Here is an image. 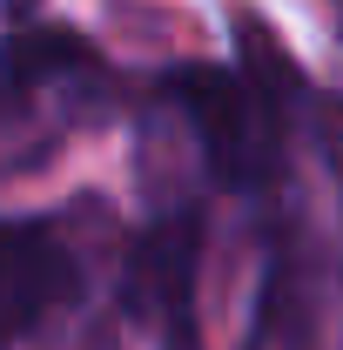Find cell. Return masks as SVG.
I'll use <instances>...</instances> for the list:
<instances>
[{
  "instance_id": "cell-2",
  "label": "cell",
  "mask_w": 343,
  "mask_h": 350,
  "mask_svg": "<svg viewBox=\"0 0 343 350\" xmlns=\"http://www.w3.org/2000/svg\"><path fill=\"white\" fill-rule=\"evenodd\" d=\"M122 297L155 350H202V209H162L135 236Z\"/></svg>"
},
{
  "instance_id": "cell-5",
  "label": "cell",
  "mask_w": 343,
  "mask_h": 350,
  "mask_svg": "<svg viewBox=\"0 0 343 350\" xmlns=\"http://www.w3.org/2000/svg\"><path fill=\"white\" fill-rule=\"evenodd\" d=\"M243 350H316L310 344V276H303V256L283 236L269 243L256 317H249V344Z\"/></svg>"
},
{
  "instance_id": "cell-4",
  "label": "cell",
  "mask_w": 343,
  "mask_h": 350,
  "mask_svg": "<svg viewBox=\"0 0 343 350\" xmlns=\"http://www.w3.org/2000/svg\"><path fill=\"white\" fill-rule=\"evenodd\" d=\"M101 75V54L74 27H14L0 34V129L34 122L54 101H87Z\"/></svg>"
},
{
  "instance_id": "cell-1",
  "label": "cell",
  "mask_w": 343,
  "mask_h": 350,
  "mask_svg": "<svg viewBox=\"0 0 343 350\" xmlns=\"http://www.w3.org/2000/svg\"><path fill=\"white\" fill-rule=\"evenodd\" d=\"M290 88H297V75L283 68L269 34H256L243 47V61H229V68L195 61V68L162 75V94L195 129V148H202L209 175L229 196H269L283 182V162H290Z\"/></svg>"
},
{
  "instance_id": "cell-6",
  "label": "cell",
  "mask_w": 343,
  "mask_h": 350,
  "mask_svg": "<svg viewBox=\"0 0 343 350\" xmlns=\"http://www.w3.org/2000/svg\"><path fill=\"white\" fill-rule=\"evenodd\" d=\"M323 142H330V169H337V182H343V101L323 108Z\"/></svg>"
},
{
  "instance_id": "cell-3",
  "label": "cell",
  "mask_w": 343,
  "mask_h": 350,
  "mask_svg": "<svg viewBox=\"0 0 343 350\" xmlns=\"http://www.w3.org/2000/svg\"><path fill=\"white\" fill-rule=\"evenodd\" d=\"M81 283L87 269L61 216H0V350L41 337Z\"/></svg>"
}]
</instances>
